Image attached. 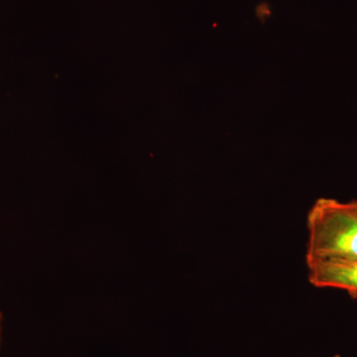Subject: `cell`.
Returning <instances> with one entry per match:
<instances>
[{"mask_svg":"<svg viewBox=\"0 0 357 357\" xmlns=\"http://www.w3.org/2000/svg\"><path fill=\"white\" fill-rule=\"evenodd\" d=\"M306 264L357 258V201L319 199L307 215Z\"/></svg>","mask_w":357,"mask_h":357,"instance_id":"obj_1","label":"cell"},{"mask_svg":"<svg viewBox=\"0 0 357 357\" xmlns=\"http://www.w3.org/2000/svg\"><path fill=\"white\" fill-rule=\"evenodd\" d=\"M307 268V279L314 287L340 289L357 299V258L324 260Z\"/></svg>","mask_w":357,"mask_h":357,"instance_id":"obj_2","label":"cell"},{"mask_svg":"<svg viewBox=\"0 0 357 357\" xmlns=\"http://www.w3.org/2000/svg\"><path fill=\"white\" fill-rule=\"evenodd\" d=\"M1 324H2V314L0 312V342H1Z\"/></svg>","mask_w":357,"mask_h":357,"instance_id":"obj_3","label":"cell"},{"mask_svg":"<svg viewBox=\"0 0 357 357\" xmlns=\"http://www.w3.org/2000/svg\"><path fill=\"white\" fill-rule=\"evenodd\" d=\"M333 357H342V356H338V354H337V356H333Z\"/></svg>","mask_w":357,"mask_h":357,"instance_id":"obj_4","label":"cell"}]
</instances>
